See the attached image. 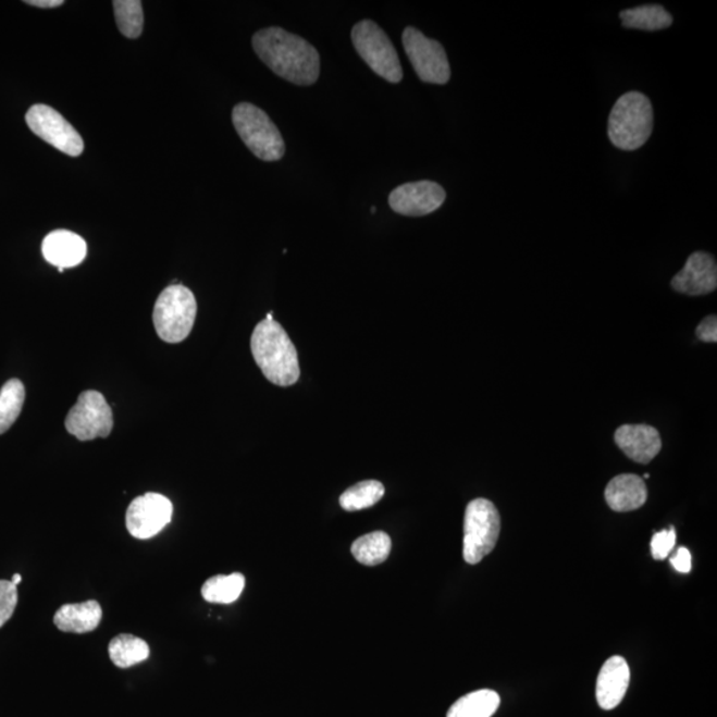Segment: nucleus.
<instances>
[{
  "label": "nucleus",
  "mask_w": 717,
  "mask_h": 717,
  "mask_svg": "<svg viewBox=\"0 0 717 717\" xmlns=\"http://www.w3.org/2000/svg\"><path fill=\"white\" fill-rule=\"evenodd\" d=\"M447 198V193L433 181H418L397 186L391 191L388 202L395 213L423 217L436 212Z\"/></svg>",
  "instance_id": "12"
},
{
  "label": "nucleus",
  "mask_w": 717,
  "mask_h": 717,
  "mask_svg": "<svg viewBox=\"0 0 717 717\" xmlns=\"http://www.w3.org/2000/svg\"><path fill=\"white\" fill-rule=\"evenodd\" d=\"M173 504L159 493H147L131 503L126 510V529L137 540L158 535L172 521Z\"/></svg>",
  "instance_id": "11"
},
{
  "label": "nucleus",
  "mask_w": 717,
  "mask_h": 717,
  "mask_svg": "<svg viewBox=\"0 0 717 717\" xmlns=\"http://www.w3.org/2000/svg\"><path fill=\"white\" fill-rule=\"evenodd\" d=\"M502 532V517L490 499L475 498L469 503L463 518V559L478 565L496 547Z\"/></svg>",
  "instance_id": "6"
},
{
  "label": "nucleus",
  "mask_w": 717,
  "mask_h": 717,
  "mask_svg": "<svg viewBox=\"0 0 717 717\" xmlns=\"http://www.w3.org/2000/svg\"><path fill=\"white\" fill-rule=\"evenodd\" d=\"M102 610L99 602L87 601L83 604H69L59 608L53 623L60 631L72 634H86L99 628Z\"/></svg>",
  "instance_id": "18"
},
{
  "label": "nucleus",
  "mask_w": 717,
  "mask_h": 717,
  "mask_svg": "<svg viewBox=\"0 0 717 717\" xmlns=\"http://www.w3.org/2000/svg\"><path fill=\"white\" fill-rule=\"evenodd\" d=\"M41 251L46 261L63 273L64 269L75 268L84 261L87 257V244L75 233L55 231L45 238Z\"/></svg>",
  "instance_id": "16"
},
{
  "label": "nucleus",
  "mask_w": 717,
  "mask_h": 717,
  "mask_svg": "<svg viewBox=\"0 0 717 717\" xmlns=\"http://www.w3.org/2000/svg\"><path fill=\"white\" fill-rule=\"evenodd\" d=\"M670 563L672 568L679 572H690L692 569V556L689 549L685 547H679L678 552L675 553V556L671 557Z\"/></svg>",
  "instance_id": "30"
},
{
  "label": "nucleus",
  "mask_w": 717,
  "mask_h": 717,
  "mask_svg": "<svg viewBox=\"0 0 717 717\" xmlns=\"http://www.w3.org/2000/svg\"><path fill=\"white\" fill-rule=\"evenodd\" d=\"M385 493L382 482L375 480L361 481L359 484L348 487L342 494L339 504L347 511H358L376 505Z\"/></svg>",
  "instance_id": "25"
},
{
  "label": "nucleus",
  "mask_w": 717,
  "mask_h": 717,
  "mask_svg": "<svg viewBox=\"0 0 717 717\" xmlns=\"http://www.w3.org/2000/svg\"><path fill=\"white\" fill-rule=\"evenodd\" d=\"M605 498L618 514L636 510L647 502V486L636 474H619L608 482Z\"/></svg>",
  "instance_id": "17"
},
{
  "label": "nucleus",
  "mask_w": 717,
  "mask_h": 717,
  "mask_svg": "<svg viewBox=\"0 0 717 717\" xmlns=\"http://www.w3.org/2000/svg\"><path fill=\"white\" fill-rule=\"evenodd\" d=\"M245 589V577L239 572L231 576H215L203 583L201 593L209 604L231 605Z\"/></svg>",
  "instance_id": "21"
},
{
  "label": "nucleus",
  "mask_w": 717,
  "mask_h": 717,
  "mask_svg": "<svg viewBox=\"0 0 717 717\" xmlns=\"http://www.w3.org/2000/svg\"><path fill=\"white\" fill-rule=\"evenodd\" d=\"M26 122L34 134L71 158H77L84 150L83 138L62 114L45 104L29 108Z\"/></svg>",
  "instance_id": "10"
},
{
  "label": "nucleus",
  "mask_w": 717,
  "mask_h": 717,
  "mask_svg": "<svg viewBox=\"0 0 717 717\" xmlns=\"http://www.w3.org/2000/svg\"><path fill=\"white\" fill-rule=\"evenodd\" d=\"M232 119L237 134L259 160L279 161L285 156V141L267 112L240 102L234 107Z\"/></svg>",
  "instance_id": "4"
},
{
  "label": "nucleus",
  "mask_w": 717,
  "mask_h": 717,
  "mask_svg": "<svg viewBox=\"0 0 717 717\" xmlns=\"http://www.w3.org/2000/svg\"><path fill=\"white\" fill-rule=\"evenodd\" d=\"M502 703L496 691L480 690L462 696L448 710L447 717H492Z\"/></svg>",
  "instance_id": "20"
},
{
  "label": "nucleus",
  "mask_w": 717,
  "mask_h": 717,
  "mask_svg": "<svg viewBox=\"0 0 717 717\" xmlns=\"http://www.w3.org/2000/svg\"><path fill=\"white\" fill-rule=\"evenodd\" d=\"M251 353L268 381L290 387L300 376L297 348L285 329L274 319H263L251 335Z\"/></svg>",
  "instance_id": "2"
},
{
  "label": "nucleus",
  "mask_w": 717,
  "mask_h": 717,
  "mask_svg": "<svg viewBox=\"0 0 717 717\" xmlns=\"http://www.w3.org/2000/svg\"><path fill=\"white\" fill-rule=\"evenodd\" d=\"M675 544H677L675 528L655 533L653 540H651V553H653L654 559H666L673 551Z\"/></svg>",
  "instance_id": "28"
},
{
  "label": "nucleus",
  "mask_w": 717,
  "mask_h": 717,
  "mask_svg": "<svg viewBox=\"0 0 717 717\" xmlns=\"http://www.w3.org/2000/svg\"><path fill=\"white\" fill-rule=\"evenodd\" d=\"M371 212H372V214H375V212H376V208H375V207H372Z\"/></svg>",
  "instance_id": "33"
},
{
  "label": "nucleus",
  "mask_w": 717,
  "mask_h": 717,
  "mask_svg": "<svg viewBox=\"0 0 717 717\" xmlns=\"http://www.w3.org/2000/svg\"><path fill=\"white\" fill-rule=\"evenodd\" d=\"M630 684V668L622 656H613L601 668L596 682V701L599 707L610 710L623 701Z\"/></svg>",
  "instance_id": "15"
},
{
  "label": "nucleus",
  "mask_w": 717,
  "mask_h": 717,
  "mask_svg": "<svg viewBox=\"0 0 717 717\" xmlns=\"http://www.w3.org/2000/svg\"><path fill=\"white\" fill-rule=\"evenodd\" d=\"M197 317V300L188 287L172 285L156 300L154 329L166 343H180L189 336Z\"/></svg>",
  "instance_id": "5"
},
{
  "label": "nucleus",
  "mask_w": 717,
  "mask_h": 717,
  "mask_svg": "<svg viewBox=\"0 0 717 717\" xmlns=\"http://www.w3.org/2000/svg\"><path fill=\"white\" fill-rule=\"evenodd\" d=\"M671 286L675 292L691 295V297L715 292L717 287L715 258L708 252H694L687 259L684 268L673 276Z\"/></svg>",
  "instance_id": "13"
},
{
  "label": "nucleus",
  "mask_w": 717,
  "mask_h": 717,
  "mask_svg": "<svg viewBox=\"0 0 717 717\" xmlns=\"http://www.w3.org/2000/svg\"><path fill=\"white\" fill-rule=\"evenodd\" d=\"M110 658L119 668H129L149 658V646L146 641L135 635L122 634L113 638L110 647Z\"/></svg>",
  "instance_id": "22"
},
{
  "label": "nucleus",
  "mask_w": 717,
  "mask_h": 717,
  "mask_svg": "<svg viewBox=\"0 0 717 717\" xmlns=\"http://www.w3.org/2000/svg\"><path fill=\"white\" fill-rule=\"evenodd\" d=\"M696 336L699 341L706 343L717 342V318L715 316L707 317L697 325Z\"/></svg>",
  "instance_id": "29"
},
{
  "label": "nucleus",
  "mask_w": 717,
  "mask_h": 717,
  "mask_svg": "<svg viewBox=\"0 0 717 717\" xmlns=\"http://www.w3.org/2000/svg\"><path fill=\"white\" fill-rule=\"evenodd\" d=\"M355 50L376 75L390 83H400L403 69L391 40L375 22L363 21L353 28Z\"/></svg>",
  "instance_id": "7"
},
{
  "label": "nucleus",
  "mask_w": 717,
  "mask_h": 717,
  "mask_svg": "<svg viewBox=\"0 0 717 717\" xmlns=\"http://www.w3.org/2000/svg\"><path fill=\"white\" fill-rule=\"evenodd\" d=\"M654 128V110L646 95L629 92L613 107L608 137L620 150H636L648 141Z\"/></svg>",
  "instance_id": "3"
},
{
  "label": "nucleus",
  "mask_w": 717,
  "mask_h": 717,
  "mask_svg": "<svg viewBox=\"0 0 717 717\" xmlns=\"http://www.w3.org/2000/svg\"><path fill=\"white\" fill-rule=\"evenodd\" d=\"M65 428L81 442L110 436L113 430V413L104 395L98 391L83 393L65 418Z\"/></svg>",
  "instance_id": "8"
},
{
  "label": "nucleus",
  "mask_w": 717,
  "mask_h": 717,
  "mask_svg": "<svg viewBox=\"0 0 717 717\" xmlns=\"http://www.w3.org/2000/svg\"><path fill=\"white\" fill-rule=\"evenodd\" d=\"M403 45L421 82L430 84L449 82L450 65L447 52L438 41L428 39L415 27H407L403 33Z\"/></svg>",
  "instance_id": "9"
},
{
  "label": "nucleus",
  "mask_w": 717,
  "mask_h": 717,
  "mask_svg": "<svg viewBox=\"0 0 717 717\" xmlns=\"http://www.w3.org/2000/svg\"><path fill=\"white\" fill-rule=\"evenodd\" d=\"M11 582L14 583L15 586H17V584H20L22 582V576L21 574L12 576Z\"/></svg>",
  "instance_id": "32"
},
{
  "label": "nucleus",
  "mask_w": 717,
  "mask_h": 717,
  "mask_svg": "<svg viewBox=\"0 0 717 717\" xmlns=\"http://www.w3.org/2000/svg\"><path fill=\"white\" fill-rule=\"evenodd\" d=\"M252 48L275 75L297 86H311L321 74V59L309 41L280 27L252 36Z\"/></svg>",
  "instance_id": "1"
},
{
  "label": "nucleus",
  "mask_w": 717,
  "mask_h": 717,
  "mask_svg": "<svg viewBox=\"0 0 717 717\" xmlns=\"http://www.w3.org/2000/svg\"><path fill=\"white\" fill-rule=\"evenodd\" d=\"M113 10L120 33L128 39H137L144 28V12L140 0H114Z\"/></svg>",
  "instance_id": "26"
},
{
  "label": "nucleus",
  "mask_w": 717,
  "mask_h": 717,
  "mask_svg": "<svg viewBox=\"0 0 717 717\" xmlns=\"http://www.w3.org/2000/svg\"><path fill=\"white\" fill-rule=\"evenodd\" d=\"M391 549H393V541L384 532L366 534L355 541L351 547L355 559L366 566L383 564L390 557Z\"/></svg>",
  "instance_id": "23"
},
{
  "label": "nucleus",
  "mask_w": 717,
  "mask_h": 717,
  "mask_svg": "<svg viewBox=\"0 0 717 717\" xmlns=\"http://www.w3.org/2000/svg\"><path fill=\"white\" fill-rule=\"evenodd\" d=\"M26 390L20 379H11L0 390V435L8 432L22 412Z\"/></svg>",
  "instance_id": "24"
},
{
  "label": "nucleus",
  "mask_w": 717,
  "mask_h": 717,
  "mask_svg": "<svg viewBox=\"0 0 717 717\" xmlns=\"http://www.w3.org/2000/svg\"><path fill=\"white\" fill-rule=\"evenodd\" d=\"M619 16L623 27L643 29V32H659L672 24L671 14L659 4L639 5L620 12Z\"/></svg>",
  "instance_id": "19"
},
{
  "label": "nucleus",
  "mask_w": 717,
  "mask_h": 717,
  "mask_svg": "<svg viewBox=\"0 0 717 717\" xmlns=\"http://www.w3.org/2000/svg\"><path fill=\"white\" fill-rule=\"evenodd\" d=\"M17 605V589L11 581H0V628L9 622Z\"/></svg>",
  "instance_id": "27"
},
{
  "label": "nucleus",
  "mask_w": 717,
  "mask_h": 717,
  "mask_svg": "<svg viewBox=\"0 0 717 717\" xmlns=\"http://www.w3.org/2000/svg\"><path fill=\"white\" fill-rule=\"evenodd\" d=\"M26 3L38 9H57L64 4L63 0H28Z\"/></svg>",
  "instance_id": "31"
},
{
  "label": "nucleus",
  "mask_w": 717,
  "mask_h": 717,
  "mask_svg": "<svg viewBox=\"0 0 717 717\" xmlns=\"http://www.w3.org/2000/svg\"><path fill=\"white\" fill-rule=\"evenodd\" d=\"M616 443L632 461L648 463L658 456L662 438L658 430L646 424L622 425L616 432Z\"/></svg>",
  "instance_id": "14"
}]
</instances>
